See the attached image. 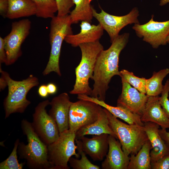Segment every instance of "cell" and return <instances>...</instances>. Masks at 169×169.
I'll return each instance as SVG.
<instances>
[{"instance_id": "36", "label": "cell", "mask_w": 169, "mask_h": 169, "mask_svg": "<svg viewBox=\"0 0 169 169\" xmlns=\"http://www.w3.org/2000/svg\"><path fill=\"white\" fill-rule=\"evenodd\" d=\"M38 93L41 97L43 98L47 97L49 94L47 85L45 84L40 85L38 89Z\"/></svg>"}, {"instance_id": "37", "label": "cell", "mask_w": 169, "mask_h": 169, "mask_svg": "<svg viewBox=\"0 0 169 169\" xmlns=\"http://www.w3.org/2000/svg\"><path fill=\"white\" fill-rule=\"evenodd\" d=\"M47 88L49 94L53 95L57 91V88L56 86L54 84L50 83L47 85Z\"/></svg>"}, {"instance_id": "18", "label": "cell", "mask_w": 169, "mask_h": 169, "mask_svg": "<svg viewBox=\"0 0 169 169\" xmlns=\"http://www.w3.org/2000/svg\"><path fill=\"white\" fill-rule=\"evenodd\" d=\"M80 32L76 34L67 36L64 39L66 43L74 47L82 44L99 41L103 34L104 29L100 24H91L87 21H81Z\"/></svg>"}, {"instance_id": "35", "label": "cell", "mask_w": 169, "mask_h": 169, "mask_svg": "<svg viewBox=\"0 0 169 169\" xmlns=\"http://www.w3.org/2000/svg\"><path fill=\"white\" fill-rule=\"evenodd\" d=\"M159 133L166 143L169 146V132L166 129L161 128L159 129Z\"/></svg>"}, {"instance_id": "6", "label": "cell", "mask_w": 169, "mask_h": 169, "mask_svg": "<svg viewBox=\"0 0 169 169\" xmlns=\"http://www.w3.org/2000/svg\"><path fill=\"white\" fill-rule=\"evenodd\" d=\"M105 109L110 126L119 139L123 151L128 156L136 154L148 140L144 126L125 123Z\"/></svg>"}, {"instance_id": "14", "label": "cell", "mask_w": 169, "mask_h": 169, "mask_svg": "<svg viewBox=\"0 0 169 169\" xmlns=\"http://www.w3.org/2000/svg\"><path fill=\"white\" fill-rule=\"evenodd\" d=\"M121 93L117 100V106L125 108L140 115L147 102L148 96L142 93L121 77Z\"/></svg>"}, {"instance_id": "12", "label": "cell", "mask_w": 169, "mask_h": 169, "mask_svg": "<svg viewBox=\"0 0 169 169\" xmlns=\"http://www.w3.org/2000/svg\"><path fill=\"white\" fill-rule=\"evenodd\" d=\"M154 15L151 19L143 24L135 23L132 28L137 36L150 44L154 49L167 44L166 40L169 35V20L164 22L155 21Z\"/></svg>"}, {"instance_id": "29", "label": "cell", "mask_w": 169, "mask_h": 169, "mask_svg": "<svg viewBox=\"0 0 169 169\" xmlns=\"http://www.w3.org/2000/svg\"><path fill=\"white\" fill-rule=\"evenodd\" d=\"M81 156L80 159L71 157L69 161L70 166L73 169H100V167L92 164L87 158L86 154L81 150L77 149Z\"/></svg>"}, {"instance_id": "26", "label": "cell", "mask_w": 169, "mask_h": 169, "mask_svg": "<svg viewBox=\"0 0 169 169\" xmlns=\"http://www.w3.org/2000/svg\"><path fill=\"white\" fill-rule=\"evenodd\" d=\"M36 8L35 15L44 18L54 17L55 13L58 12V7L55 0H32Z\"/></svg>"}, {"instance_id": "30", "label": "cell", "mask_w": 169, "mask_h": 169, "mask_svg": "<svg viewBox=\"0 0 169 169\" xmlns=\"http://www.w3.org/2000/svg\"><path fill=\"white\" fill-rule=\"evenodd\" d=\"M169 93V79H167L163 86V90L159 97V102L161 107L169 118V100L168 98Z\"/></svg>"}, {"instance_id": "19", "label": "cell", "mask_w": 169, "mask_h": 169, "mask_svg": "<svg viewBox=\"0 0 169 169\" xmlns=\"http://www.w3.org/2000/svg\"><path fill=\"white\" fill-rule=\"evenodd\" d=\"M144 123V128L152 147L150 153L151 164L169 154V146L159 134L160 126L158 125L150 122Z\"/></svg>"}, {"instance_id": "3", "label": "cell", "mask_w": 169, "mask_h": 169, "mask_svg": "<svg viewBox=\"0 0 169 169\" xmlns=\"http://www.w3.org/2000/svg\"><path fill=\"white\" fill-rule=\"evenodd\" d=\"M0 67L1 75L4 77L8 87V94L3 102L5 118L7 119L12 114L24 112L31 103L27 99V94L32 88L38 86L39 82L32 74L22 80H15L7 72L2 70L1 65Z\"/></svg>"}, {"instance_id": "31", "label": "cell", "mask_w": 169, "mask_h": 169, "mask_svg": "<svg viewBox=\"0 0 169 169\" xmlns=\"http://www.w3.org/2000/svg\"><path fill=\"white\" fill-rule=\"evenodd\" d=\"M58 7L57 16H62L70 13V9L74 4L73 0H55Z\"/></svg>"}, {"instance_id": "33", "label": "cell", "mask_w": 169, "mask_h": 169, "mask_svg": "<svg viewBox=\"0 0 169 169\" xmlns=\"http://www.w3.org/2000/svg\"><path fill=\"white\" fill-rule=\"evenodd\" d=\"M6 61V54L5 48L4 38L0 37V64H5Z\"/></svg>"}, {"instance_id": "32", "label": "cell", "mask_w": 169, "mask_h": 169, "mask_svg": "<svg viewBox=\"0 0 169 169\" xmlns=\"http://www.w3.org/2000/svg\"><path fill=\"white\" fill-rule=\"evenodd\" d=\"M152 169H169V154L151 164Z\"/></svg>"}, {"instance_id": "34", "label": "cell", "mask_w": 169, "mask_h": 169, "mask_svg": "<svg viewBox=\"0 0 169 169\" xmlns=\"http://www.w3.org/2000/svg\"><path fill=\"white\" fill-rule=\"evenodd\" d=\"M8 8V0H0V14L4 18H6Z\"/></svg>"}, {"instance_id": "2", "label": "cell", "mask_w": 169, "mask_h": 169, "mask_svg": "<svg viewBox=\"0 0 169 169\" xmlns=\"http://www.w3.org/2000/svg\"><path fill=\"white\" fill-rule=\"evenodd\" d=\"M21 127L23 134L27 137L28 144L19 142L18 152L20 158L26 160L29 168L50 169L47 145L36 133L32 123L23 119L21 121Z\"/></svg>"}, {"instance_id": "4", "label": "cell", "mask_w": 169, "mask_h": 169, "mask_svg": "<svg viewBox=\"0 0 169 169\" xmlns=\"http://www.w3.org/2000/svg\"><path fill=\"white\" fill-rule=\"evenodd\" d=\"M79 47L81 50V58L75 68V83L69 93L90 96L92 89L89 85V80L90 79H92L96 59L104 48L99 41L81 44Z\"/></svg>"}, {"instance_id": "25", "label": "cell", "mask_w": 169, "mask_h": 169, "mask_svg": "<svg viewBox=\"0 0 169 169\" xmlns=\"http://www.w3.org/2000/svg\"><path fill=\"white\" fill-rule=\"evenodd\" d=\"M168 74L169 68L154 72L151 78L146 79V94L148 96H156L161 94L164 86L162 81Z\"/></svg>"}, {"instance_id": "5", "label": "cell", "mask_w": 169, "mask_h": 169, "mask_svg": "<svg viewBox=\"0 0 169 169\" xmlns=\"http://www.w3.org/2000/svg\"><path fill=\"white\" fill-rule=\"evenodd\" d=\"M69 15L54 16L51 18L49 34L51 50L49 61L43 72L45 76L52 72L61 76L59 58L63 42L68 35L73 34L72 24Z\"/></svg>"}, {"instance_id": "20", "label": "cell", "mask_w": 169, "mask_h": 169, "mask_svg": "<svg viewBox=\"0 0 169 169\" xmlns=\"http://www.w3.org/2000/svg\"><path fill=\"white\" fill-rule=\"evenodd\" d=\"M77 99L93 102L105 109L116 118H119L130 125H137L143 126L144 123L140 116L122 107L113 106L106 104L105 101L84 94L78 95Z\"/></svg>"}, {"instance_id": "16", "label": "cell", "mask_w": 169, "mask_h": 169, "mask_svg": "<svg viewBox=\"0 0 169 169\" xmlns=\"http://www.w3.org/2000/svg\"><path fill=\"white\" fill-rule=\"evenodd\" d=\"M116 139L112 136H109V149L101 164L103 169H127L130 157L124 153L119 141Z\"/></svg>"}, {"instance_id": "15", "label": "cell", "mask_w": 169, "mask_h": 169, "mask_svg": "<svg viewBox=\"0 0 169 169\" xmlns=\"http://www.w3.org/2000/svg\"><path fill=\"white\" fill-rule=\"evenodd\" d=\"M71 101L68 94L62 93L50 101L49 114L56 122L60 134L69 129V119Z\"/></svg>"}, {"instance_id": "8", "label": "cell", "mask_w": 169, "mask_h": 169, "mask_svg": "<svg viewBox=\"0 0 169 169\" xmlns=\"http://www.w3.org/2000/svg\"><path fill=\"white\" fill-rule=\"evenodd\" d=\"M49 103V100L47 99L37 105L35 108L31 123L36 133L47 145L57 140L60 135L56 122L46 109Z\"/></svg>"}, {"instance_id": "22", "label": "cell", "mask_w": 169, "mask_h": 169, "mask_svg": "<svg viewBox=\"0 0 169 169\" xmlns=\"http://www.w3.org/2000/svg\"><path fill=\"white\" fill-rule=\"evenodd\" d=\"M8 8L6 18L14 19L36 14V8L32 0H8Z\"/></svg>"}, {"instance_id": "27", "label": "cell", "mask_w": 169, "mask_h": 169, "mask_svg": "<svg viewBox=\"0 0 169 169\" xmlns=\"http://www.w3.org/2000/svg\"><path fill=\"white\" fill-rule=\"evenodd\" d=\"M120 77L123 78L131 85L140 92L146 94V79L135 76L133 72L123 69L120 71Z\"/></svg>"}, {"instance_id": "23", "label": "cell", "mask_w": 169, "mask_h": 169, "mask_svg": "<svg viewBox=\"0 0 169 169\" xmlns=\"http://www.w3.org/2000/svg\"><path fill=\"white\" fill-rule=\"evenodd\" d=\"M151 149L148 139L136 154L131 155L127 169H151L150 153Z\"/></svg>"}, {"instance_id": "10", "label": "cell", "mask_w": 169, "mask_h": 169, "mask_svg": "<svg viewBox=\"0 0 169 169\" xmlns=\"http://www.w3.org/2000/svg\"><path fill=\"white\" fill-rule=\"evenodd\" d=\"M103 109L93 102L79 100L72 102L69 109V129L75 133L81 127L93 123L98 119Z\"/></svg>"}, {"instance_id": "13", "label": "cell", "mask_w": 169, "mask_h": 169, "mask_svg": "<svg viewBox=\"0 0 169 169\" xmlns=\"http://www.w3.org/2000/svg\"><path fill=\"white\" fill-rule=\"evenodd\" d=\"M109 135L103 134L95 135L92 138L84 136L75 138L77 149L82 150L94 161H102L107 155L109 149Z\"/></svg>"}, {"instance_id": "24", "label": "cell", "mask_w": 169, "mask_h": 169, "mask_svg": "<svg viewBox=\"0 0 169 169\" xmlns=\"http://www.w3.org/2000/svg\"><path fill=\"white\" fill-rule=\"evenodd\" d=\"M73 0L75 7L69 14L72 23L76 24L80 21L90 23L93 17V7L90 4L92 0Z\"/></svg>"}, {"instance_id": "9", "label": "cell", "mask_w": 169, "mask_h": 169, "mask_svg": "<svg viewBox=\"0 0 169 169\" xmlns=\"http://www.w3.org/2000/svg\"><path fill=\"white\" fill-rule=\"evenodd\" d=\"M31 28V22L28 19L12 23L11 32L4 38L6 65L13 64L21 56V45L29 34Z\"/></svg>"}, {"instance_id": "21", "label": "cell", "mask_w": 169, "mask_h": 169, "mask_svg": "<svg viewBox=\"0 0 169 169\" xmlns=\"http://www.w3.org/2000/svg\"><path fill=\"white\" fill-rule=\"evenodd\" d=\"M103 134H108L118 139L110 126L104 108L101 110L97 120L93 123L81 127L76 131L75 138L85 135H98Z\"/></svg>"}, {"instance_id": "1", "label": "cell", "mask_w": 169, "mask_h": 169, "mask_svg": "<svg viewBox=\"0 0 169 169\" xmlns=\"http://www.w3.org/2000/svg\"><path fill=\"white\" fill-rule=\"evenodd\" d=\"M129 35L128 33L119 35L108 49H103L99 54L92 79L94 83L90 96L105 101L112 78L115 75L120 76L119 56L128 42Z\"/></svg>"}, {"instance_id": "39", "label": "cell", "mask_w": 169, "mask_h": 169, "mask_svg": "<svg viewBox=\"0 0 169 169\" xmlns=\"http://www.w3.org/2000/svg\"><path fill=\"white\" fill-rule=\"evenodd\" d=\"M166 40L167 44H169V35L167 36L166 39Z\"/></svg>"}, {"instance_id": "38", "label": "cell", "mask_w": 169, "mask_h": 169, "mask_svg": "<svg viewBox=\"0 0 169 169\" xmlns=\"http://www.w3.org/2000/svg\"><path fill=\"white\" fill-rule=\"evenodd\" d=\"M167 3H169V0H161L159 3L160 6H163Z\"/></svg>"}, {"instance_id": "7", "label": "cell", "mask_w": 169, "mask_h": 169, "mask_svg": "<svg viewBox=\"0 0 169 169\" xmlns=\"http://www.w3.org/2000/svg\"><path fill=\"white\" fill-rule=\"evenodd\" d=\"M75 132L69 129L60 134L57 140L47 145L48 159L50 169H69V158L73 156L80 157L76 152Z\"/></svg>"}, {"instance_id": "28", "label": "cell", "mask_w": 169, "mask_h": 169, "mask_svg": "<svg viewBox=\"0 0 169 169\" xmlns=\"http://www.w3.org/2000/svg\"><path fill=\"white\" fill-rule=\"evenodd\" d=\"M20 141L17 139L14 143L12 151L8 158L0 163V169H22L25 163H19L18 160V148Z\"/></svg>"}, {"instance_id": "11", "label": "cell", "mask_w": 169, "mask_h": 169, "mask_svg": "<svg viewBox=\"0 0 169 169\" xmlns=\"http://www.w3.org/2000/svg\"><path fill=\"white\" fill-rule=\"evenodd\" d=\"M100 13H98L93 8V17L99 22L108 33L111 43L119 35L121 29L127 25L132 23H140L138 17L139 15L138 8L134 7L127 14L122 16L111 15L101 8Z\"/></svg>"}, {"instance_id": "17", "label": "cell", "mask_w": 169, "mask_h": 169, "mask_svg": "<svg viewBox=\"0 0 169 169\" xmlns=\"http://www.w3.org/2000/svg\"><path fill=\"white\" fill-rule=\"evenodd\" d=\"M159 96H148L140 116L143 123H156L161 128H169V118L163 110L159 102Z\"/></svg>"}]
</instances>
